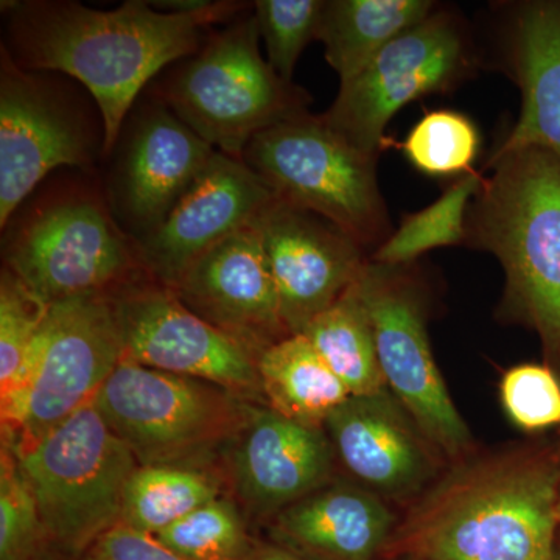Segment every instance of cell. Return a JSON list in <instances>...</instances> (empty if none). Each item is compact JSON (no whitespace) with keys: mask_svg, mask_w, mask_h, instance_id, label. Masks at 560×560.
<instances>
[{"mask_svg":"<svg viewBox=\"0 0 560 560\" xmlns=\"http://www.w3.org/2000/svg\"><path fill=\"white\" fill-rule=\"evenodd\" d=\"M374 329L386 388L451 464L478 452L431 350L429 302L410 265L368 260L355 282Z\"/></svg>","mask_w":560,"mask_h":560,"instance_id":"8fae6325","label":"cell"},{"mask_svg":"<svg viewBox=\"0 0 560 560\" xmlns=\"http://www.w3.org/2000/svg\"><path fill=\"white\" fill-rule=\"evenodd\" d=\"M124 360L213 383L234 394H261L257 357L180 302L156 280L114 293Z\"/></svg>","mask_w":560,"mask_h":560,"instance_id":"4fadbf2b","label":"cell"},{"mask_svg":"<svg viewBox=\"0 0 560 560\" xmlns=\"http://www.w3.org/2000/svg\"><path fill=\"white\" fill-rule=\"evenodd\" d=\"M171 289L186 307L257 359L290 335L259 223L202 254Z\"/></svg>","mask_w":560,"mask_h":560,"instance_id":"e0dca14e","label":"cell"},{"mask_svg":"<svg viewBox=\"0 0 560 560\" xmlns=\"http://www.w3.org/2000/svg\"><path fill=\"white\" fill-rule=\"evenodd\" d=\"M324 429L352 481L401 512L448 466L389 389L350 396Z\"/></svg>","mask_w":560,"mask_h":560,"instance_id":"9a60e30c","label":"cell"},{"mask_svg":"<svg viewBox=\"0 0 560 560\" xmlns=\"http://www.w3.org/2000/svg\"><path fill=\"white\" fill-rule=\"evenodd\" d=\"M57 73L0 58V228L55 168H92L105 156L102 114Z\"/></svg>","mask_w":560,"mask_h":560,"instance_id":"30bf717a","label":"cell"},{"mask_svg":"<svg viewBox=\"0 0 560 560\" xmlns=\"http://www.w3.org/2000/svg\"><path fill=\"white\" fill-rule=\"evenodd\" d=\"M388 560H408V559H388Z\"/></svg>","mask_w":560,"mask_h":560,"instance_id":"74e56055","label":"cell"},{"mask_svg":"<svg viewBox=\"0 0 560 560\" xmlns=\"http://www.w3.org/2000/svg\"><path fill=\"white\" fill-rule=\"evenodd\" d=\"M80 560H187L180 558L156 536L128 526H114L81 556Z\"/></svg>","mask_w":560,"mask_h":560,"instance_id":"d6a6232c","label":"cell"},{"mask_svg":"<svg viewBox=\"0 0 560 560\" xmlns=\"http://www.w3.org/2000/svg\"><path fill=\"white\" fill-rule=\"evenodd\" d=\"M14 452L54 547L81 558L119 525L125 492L139 464L94 401Z\"/></svg>","mask_w":560,"mask_h":560,"instance_id":"8992f818","label":"cell"},{"mask_svg":"<svg viewBox=\"0 0 560 560\" xmlns=\"http://www.w3.org/2000/svg\"><path fill=\"white\" fill-rule=\"evenodd\" d=\"M254 14L209 33L156 97L209 145L242 160L254 136L307 113L311 95L264 60Z\"/></svg>","mask_w":560,"mask_h":560,"instance_id":"277c9868","label":"cell"},{"mask_svg":"<svg viewBox=\"0 0 560 560\" xmlns=\"http://www.w3.org/2000/svg\"><path fill=\"white\" fill-rule=\"evenodd\" d=\"M481 183L482 176L477 172L460 176L429 208L405 217L400 226L372 253L371 260L411 265L431 249L464 243L467 212Z\"/></svg>","mask_w":560,"mask_h":560,"instance_id":"484cf974","label":"cell"},{"mask_svg":"<svg viewBox=\"0 0 560 560\" xmlns=\"http://www.w3.org/2000/svg\"><path fill=\"white\" fill-rule=\"evenodd\" d=\"M219 497V478L194 464L139 466L125 492L120 523L158 536L161 530Z\"/></svg>","mask_w":560,"mask_h":560,"instance_id":"d4e9b609","label":"cell"},{"mask_svg":"<svg viewBox=\"0 0 560 560\" xmlns=\"http://www.w3.org/2000/svg\"><path fill=\"white\" fill-rule=\"evenodd\" d=\"M501 407L523 433L560 429V375L547 363L512 366L500 381Z\"/></svg>","mask_w":560,"mask_h":560,"instance_id":"1f68e13d","label":"cell"},{"mask_svg":"<svg viewBox=\"0 0 560 560\" xmlns=\"http://www.w3.org/2000/svg\"><path fill=\"white\" fill-rule=\"evenodd\" d=\"M400 517L357 482L334 480L276 514L268 534L308 560H385Z\"/></svg>","mask_w":560,"mask_h":560,"instance_id":"ffe728a7","label":"cell"},{"mask_svg":"<svg viewBox=\"0 0 560 560\" xmlns=\"http://www.w3.org/2000/svg\"><path fill=\"white\" fill-rule=\"evenodd\" d=\"M488 167L464 243L500 260L501 316L533 330L545 363L560 375V161L529 147L490 156Z\"/></svg>","mask_w":560,"mask_h":560,"instance_id":"3957f363","label":"cell"},{"mask_svg":"<svg viewBox=\"0 0 560 560\" xmlns=\"http://www.w3.org/2000/svg\"><path fill=\"white\" fill-rule=\"evenodd\" d=\"M326 0H257L254 18L268 62L285 81L293 79L302 51L318 39Z\"/></svg>","mask_w":560,"mask_h":560,"instance_id":"f546056e","label":"cell"},{"mask_svg":"<svg viewBox=\"0 0 560 560\" xmlns=\"http://www.w3.org/2000/svg\"><path fill=\"white\" fill-rule=\"evenodd\" d=\"M242 161L283 205L330 221L361 248L390 235L377 160L355 149L323 116L302 113L254 136Z\"/></svg>","mask_w":560,"mask_h":560,"instance_id":"5b68a950","label":"cell"},{"mask_svg":"<svg viewBox=\"0 0 560 560\" xmlns=\"http://www.w3.org/2000/svg\"><path fill=\"white\" fill-rule=\"evenodd\" d=\"M335 453L326 429L254 410L234 452L238 495L250 514H276L335 480Z\"/></svg>","mask_w":560,"mask_h":560,"instance_id":"d6986e66","label":"cell"},{"mask_svg":"<svg viewBox=\"0 0 560 560\" xmlns=\"http://www.w3.org/2000/svg\"><path fill=\"white\" fill-rule=\"evenodd\" d=\"M259 228L290 335L302 334L340 300L370 260L330 221L282 201L265 213Z\"/></svg>","mask_w":560,"mask_h":560,"instance_id":"ac0fdd59","label":"cell"},{"mask_svg":"<svg viewBox=\"0 0 560 560\" xmlns=\"http://www.w3.org/2000/svg\"><path fill=\"white\" fill-rule=\"evenodd\" d=\"M156 537L187 560H241L254 544L241 511L223 495L202 504Z\"/></svg>","mask_w":560,"mask_h":560,"instance_id":"4316f807","label":"cell"},{"mask_svg":"<svg viewBox=\"0 0 560 560\" xmlns=\"http://www.w3.org/2000/svg\"><path fill=\"white\" fill-rule=\"evenodd\" d=\"M261 394L283 418L324 427L350 393L302 334L289 335L257 359Z\"/></svg>","mask_w":560,"mask_h":560,"instance_id":"603a6c76","label":"cell"},{"mask_svg":"<svg viewBox=\"0 0 560 560\" xmlns=\"http://www.w3.org/2000/svg\"><path fill=\"white\" fill-rule=\"evenodd\" d=\"M436 9L430 0H326L318 39L345 83Z\"/></svg>","mask_w":560,"mask_h":560,"instance_id":"7402d4cb","label":"cell"},{"mask_svg":"<svg viewBox=\"0 0 560 560\" xmlns=\"http://www.w3.org/2000/svg\"><path fill=\"white\" fill-rule=\"evenodd\" d=\"M506 68L522 92V110L492 156L537 147L560 161V0L515 3Z\"/></svg>","mask_w":560,"mask_h":560,"instance_id":"44dd1931","label":"cell"},{"mask_svg":"<svg viewBox=\"0 0 560 560\" xmlns=\"http://www.w3.org/2000/svg\"><path fill=\"white\" fill-rule=\"evenodd\" d=\"M241 560H308L290 551L289 548L280 547L275 541H254L250 550Z\"/></svg>","mask_w":560,"mask_h":560,"instance_id":"836d02e7","label":"cell"},{"mask_svg":"<svg viewBox=\"0 0 560 560\" xmlns=\"http://www.w3.org/2000/svg\"><path fill=\"white\" fill-rule=\"evenodd\" d=\"M559 447V504H558V515L560 521V444H558Z\"/></svg>","mask_w":560,"mask_h":560,"instance_id":"8d00e7d4","label":"cell"},{"mask_svg":"<svg viewBox=\"0 0 560 560\" xmlns=\"http://www.w3.org/2000/svg\"><path fill=\"white\" fill-rule=\"evenodd\" d=\"M302 335L348 388L350 396H368L386 388L374 329L355 283L319 313Z\"/></svg>","mask_w":560,"mask_h":560,"instance_id":"cb8c5ba5","label":"cell"},{"mask_svg":"<svg viewBox=\"0 0 560 560\" xmlns=\"http://www.w3.org/2000/svg\"><path fill=\"white\" fill-rule=\"evenodd\" d=\"M7 231L3 268L46 305L150 278L136 242L90 195L62 197Z\"/></svg>","mask_w":560,"mask_h":560,"instance_id":"ba28073f","label":"cell"},{"mask_svg":"<svg viewBox=\"0 0 560 560\" xmlns=\"http://www.w3.org/2000/svg\"><path fill=\"white\" fill-rule=\"evenodd\" d=\"M33 560H80V558L70 556L68 552L61 551L60 548L54 547L49 541H46Z\"/></svg>","mask_w":560,"mask_h":560,"instance_id":"e575fe53","label":"cell"},{"mask_svg":"<svg viewBox=\"0 0 560 560\" xmlns=\"http://www.w3.org/2000/svg\"><path fill=\"white\" fill-rule=\"evenodd\" d=\"M475 62L466 22L456 11L438 7L341 83L323 117L355 149L378 160L390 119L411 102L456 90L469 79Z\"/></svg>","mask_w":560,"mask_h":560,"instance_id":"7c38bea8","label":"cell"},{"mask_svg":"<svg viewBox=\"0 0 560 560\" xmlns=\"http://www.w3.org/2000/svg\"><path fill=\"white\" fill-rule=\"evenodd\" d=\"M558 504V445L477 452L401 512L385 560H552Z\"/></svg>","mask_w":560,"mask_h":560,"instance_id":"7a4b0ae2","label":"cell"},{"mask_svg":"<svg viewBox=\"0 0 560 560\" xmlns=\"http://www.w3.org/2000/svg\"><path fill=\"white\" fill-rule=\"evenodd\" d=\"M2 5V49L22 69L61 73L90 92L105 124V156L113 153L150 80L165 66L197 54L213 24L234 21L246 10V3L228 2L212 13H167L143 0L114 10L61 0Z\"/></svg>","mask_w":560,"mask_h":560,"instance_id":"6da1fadb","label":"cell"},{"mask_svg":"<svg viewBox=\"0 0 560 560\" xmlns=\"http://www.w3.org/2000/svg\"><path fill=\"white\" fill-rule=\"evenodd\" d=\"M213 383L121 360L94 405L139 466L194 464L242 433L254 410Z\"/></svg>","mask_w":560,"mask_h":560,"instance_id":"9c48e42d","label":"cell"},{"mask_svg":"<svg viewBox=\"0 0 560 560\" xmlns=\"http://www.w3.org/2000/svg\"><path fill=\"white\" fill-rule=\"evenodd\" d=\"M114 293L79 294L47 308L20 385L2 397L3 423L21 441L14 451L94 401L124 360Z\"/></svg>","mask_w":560,"mask_h":560,"instance_id":"52a82bcc","label":"cell"},{"mask_svg":"<svg viewBox=\"0 0 560 560\" xmlns=\"http://www.w3.org/2000/svg\"><path fill=\"white\" fill-rule=\"evenodd\" d=\"M275 190L248 164L217 151L158 230L138 245L150 278L172 287L194 261L278 205Z\"/></svg>","mask_w":560,"mask_h":560,"instance_id":"2e32d148","label":"cell"},{"mask_svg":"<svg viewBox=\"0 0 560 560\" xmlns=\"http://www.w3.org/2000/svg\"><path fill=\"white\" fill-rule=\"evenodd\" d=\"M49 305L7 268L0 278V393L20 385Z\"/></svg>","mask_w":560,"mask_h":560,"instance_id":"f1b7e54d","label":"cell"},{"mask_svg":"<svg viewBox=\"0 0 560 560\" xmlns=\"http://www.w3.org/2000/svg\"><path fill=\"white\" fill-rule=\"evenodd\" d=\"M110 173V213L139 242L158 230L200 178L217 150L160 98L136 103Z\"/></svg>","mask_w":560,"mask_h":560,"instance_id":"5bb4252c","label":"cell"},{"mask_svg":"<svg viewBox=\"0 0 560 560\" xmlns=\"http://www.w3.org/2000/svg\"><path fill=\"white\" fill-rule=\"evenodd\" d=\"M0 467V560H33L47 541L46 530L16 452L5 442Z\"/></svg>","mask_w":560,"mask_h":560,"instance_id":"4dcf8cb0","label":"cell"},{"mask_svg":"<svg viewBox=\"0 0 560 560\" xmlns=\"http://www.w3.org/2000/svg\"><path fill=\"white\" fill-rule=\"evenodd\" d=\"M404 150L408 161L425 175H466L480 151V135L469 117L455 110H433L415 125Z\"/></svg>","mask_w":560,"mask_h":560,"instance_id":"83f0119b","label":"cell"},{"mask_svg":"<svg viewBox=\"0 0 560 560\" xmlns=\"http://www.w3.org/2000/svg\"><path fill=\"white\" fill-rule=\"evenodd\" d=\"M552 560H560V526L558 537H556L555 555H552Z\"/></svg>","mask_w":560,"mask_h":560,"instance_id":"d590c367","label":"cell"}]
</instances>
